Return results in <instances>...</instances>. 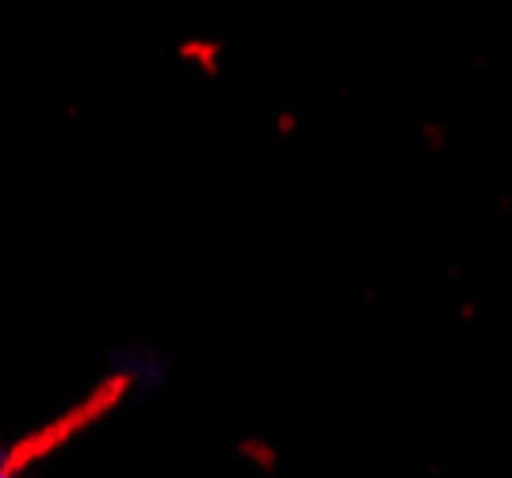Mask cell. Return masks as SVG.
<instances>
[{"label":"cell","instance_id":"cell-1","mask_svg":"<svg viewBox=\"0 0 512 478\" xmlns=\"http://www.w3.org/2000/svg\"><path fill=\"white\" fill-rule=\"evenodd\" d=\"M0 478H12V467H8L4 459H0Z\"/></svg>","mask_w":512,"mask_h":478}]
</instances>
